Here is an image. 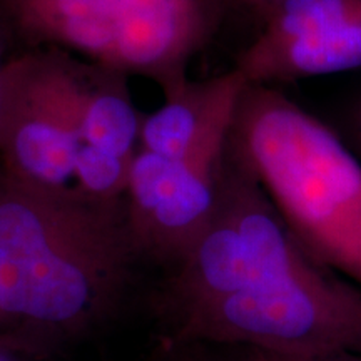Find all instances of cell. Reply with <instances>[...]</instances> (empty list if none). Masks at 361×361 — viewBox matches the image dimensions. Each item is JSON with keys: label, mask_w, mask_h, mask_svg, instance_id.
I'll list each match as a JSON object with an SVG mask.
<instances>
[{"label": "cell", "mask_w": 361, "mask_h": 361, "mask_svg": "<svg viewBox=\"0 0 361 361\" xmlns=\"http://www.w3.org/2000/svg\"><path fill=\"white\" fill-rule=\"evenodd\" d=\"M139 256L126 200L39 189L0 169V336L49 355L109 322Z\"/></svg>", "instance_id": "obj_1"}, {"label": "cell", "mask_w": 361, "mask_h": 361, "mask_svg": "<svg viewBox=\"0 0 361 361\" xmlns=\"http://www.w3.org/2000/svg\"><path fill=\"white\" fill-rule=\"evenodd\" d=\"M228 151L258 179L306 255L361 284V161L273 85L246 84Z\"/></svg>", "instance_id": "obj_2"}, {"label": "cell", "mask_w": 361, "mask_h": 361, "mask_svg": "<svg viewBox=\"0 0 361 361\" xmlns=\"http://www.w3.org/2000/svg\"><path fill=\"white\" fill-rule=\"evenodd\" d=\"M0 7L25 49H59L141 75L169 99L218 30L224 0H0Z\"/></svg>", "instance_id": "obj_3"}, {"label": "cell", "mask_w": 361, "mask_h": 361, "mask_svg": "<svg viewBox=\"0 0 361 361\" xmlns=\"http://www.w3.org/2000/svg\"><path fill=\"white\" fill-rule=\"evenodd\" d=\"M314 264L258 179L226 151L214 213L173 266L157 311L166 323L184 311L271 286Z\"/></svg>", "instance_id": "obj_4"}, {"label": "cell", "mask_w": 361, "mask_h": 361, "mask_svg": "<svg viewBox=\"0 0 361 361\" xmlns=\"http://www.w3.org/2000/svg\"><path fill=\"white\" fill-rule=\"evenodd\" d=\"M179 343L284 355H361V293L318 264L256 291L184 311L164 323Z\"/></svg>", "instance_id": "obj_5"}, {"label": "cell", "mask_w": 361, "mask_h": 361, "mask_svg": "<svg viewBox=\"0 0 361 361\" xmlns=\"http://www.w3.org/2000/svg\"><path fill=\"white\" fill-rule=\"evenodd\" d=\"M69 52L52 47L12 54L0 99V169L39 189H75L82 139Z\"/></svg>", "instance_id": "obj_6"}, {"label": "cell", "mask_w": 361, "mask_h": 361, "mask_svg": "<svg viewBox=\"0 0 361 361\" xmlns=\"http://www.w3.org/2000/svg\"><path fill=\"white\" fill-rule=\"evenodd\" d=\"M226 151L228 135L180 159L135 152L126 211L139 256L174 266L186 255L218 204Z\"/></svg>", "instance_id": "obj_7"}, {"label": "cell", "mask_w": 361, "mask_h": 361, "mask_svg": "<svg viewBox=\"0 0 361 361\" xmlns=\"http://www.w3.org/2000/svg\"><path fill=\"white\" fill-rule=\"evenodd\" d=\"M238 57L246 84L361 69V0H281Z\"/></svg>", "instance_id": "obj_8"}, {"label": "cell", "mask_w": 361, "mask_h": 361, "mask_svg": "<svg viewBox=\"0 0 361 361\" xmlns=\"http://www.w3.org/2000/svg\"><path fill=\"white\" fill-rule=\"evenodd\" d=\"M245 85L236 69L206 80H188L159 109L144 114L139 151L180 159L228 135Z\"/></svg>", "instance_id": "obj_9"}, {"label": "cell", "mask_w": 361, "mask_h": 361, "mask_svg": "<svg viewBox=\"0 0 361 361\" xmlns=\"http://www.w3.org/2000/svg\"><path fill=\"white\" fill-rule=\"evenodd\" d=\"M71 74L82 146L106 149L133 161L139 151L144 114L130 96L129 75L75 56Z\"/></svg>", "instance_id": "obj_10"}, {"label": "cell", "mask_w": 361, "mask_h": 361, "mask_svg": "<svg viewBox=\"0 0 361 361\" xmlns=\"http://www.w3.org/2000/svg\"><path fill=\"white\" fill-rule=\"evenodd\" d=\"M231 361H361V355H333V356H301L284 355L256 348H238Z\"/></svg>", "instance_id": "obj_11"}, {"label": "cell", "mask_w": 361, "mask_h": 361, "mask_svg": "<svg viewBox=\"0 0 361 361\" xmlns=\"http://www.w3.org/2000/svg\"><path fill=\"white\" fill-rule=\"evenodd\" d=\"M47 355L39 353L20 343L0 336V361H42Z\"/></svg>", "instance_id": "obj_12"}, {"label": "cell", "mask_w": 361, "mask_h": 361, "mask_svg": "<svg viewBox=\"0 0 361 361\" xmlns=\"http://www.w3.org/2000/svg\"><path fill=\"white\" fill-rule=\"evenodd\" d=\"M13 42H17V40L13 37V32L11 29V24H8L6 13H4L2 7H0V99H2L4 71H6L8 59L12 57L11 47Z\"/></svg>", "instance_id": "obj_13"}, {"label": "cell", "mask_w": 361, "mask_h": 361, "mask_svg": "<svg viewBox=\"0 0 361 361\" xmlns=\"http://www.w3.org/2000/svg\"><path fill=\"white\" fill-rule=\"evenodd\" d=\"M239 2L245 4V6L247 8H251L261 20H264L281 0H239Z\"/></svg>", "instance_id": "obj_14"}, {"label": "cell", "mask_w": 361, "mask_h": 361, "mask_svg": "<svg viewBox=\"0 0 361 361\" xmlns=\"http://www.w3.org/2000/svg\"><path fill=\"white\" fill-rule=\"evenodd\" d=\"M353 128H355L356 142H358V147H360V151H361V102H360V106L356 107L355 119H353Z\"/></svg>", "instance_id": "obj_15"}, {"label": "cell", "mask_w": 361, "mask_h": 361, "mask_svg": "<svg viewBox=\"0 0 361 361\" xmlns=\"http://www.w3.org/2000/svg\"><path fill=\"white\" fill-rule=\"evenodd\" d=\"M176 361H201V360L191 358V356H183V358H179V360H176Z\"/></svg>", "instance_id": "obj_16"}]
</instances>
